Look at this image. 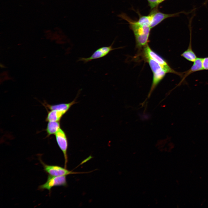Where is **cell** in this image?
I'll use <instances>...</instances> for the list:
<instances>
[{
	"instance_id": "cell-1",
	"label": "cell",
	"mask_w": 208,
	"mask_h": 208,
	"mask_svg": "<svg viewBox=\"0 0 208 208\" xmlns=\"http://www.w3.org/2000/svg\"><path fill=\"white\" fill-rule=\"evenodd\" d=\"M118 16L128 23L130 29L134 33L137 47L139 48L144 47L148 44L151 29L149 26L140 25L137 20L131 19L124 13Z\"/></svg>"
},
{
	"instance_id": "cell-2",
	"label": "cell",
	"mask_w": 208,
	"mask_h": 208,
	"mask_svg": "<svg viewBox=\"0 0 208 208\" xmlns=\"http://www.w3.org/2000/svg\"><path fill=\"white\" fill-rule=\"evenodd\" d=\"M144 56L153 74L152 83L148 95V97L149 98L156 86L164 78L167 73L157 62L146 55H144Z\"/></svg>"
},
{
	"instance_id": "cell-3",
	"label": "cell",
	"mask_w": 208,
	"mask_h": 208,
	"mask_svg": "<svg viewBox=\"0 0 208 208\" xmlns=\"http://www.w3.org/2000/svg\"><path fill=\"white\" fill-rule=\"evenodd\" d=\"M144 55H146L159 64L164 70L167 73H173L182 77L183 72L180 73L172 69L168 65L166 61L162 57L152 50L147 44L144 48Z\"/></svg>"
},
{
	"instance_id": "cell-4",
	"label": "cell",
	"mask_w": 208,
	"mask_h": 208,
	"mask_svg": "<svg viewBox=\"0 0 208 208\" xmlns=\"http://www.w3.org/2000/svg\"><path fill=\"white\" fill-rule=\"evenodd\" d=\"M66 176H53L48 175L47 181L44 184L40 185L38 189L41 190H48L50 192L52 187L55 186L67 185Z\"/></svg>"
},
{
	"instance_id": "cell-5",
	"label": "cell",
	"mask_w": 208,
	"mask_h": 208,
	"mask_svg": "<svg viewBox=\"0 0 208 208\" xmlns=\"http://www.w3.org/2000/svg\"><path fill=\"white\" fill-rule=\"evenodd\" d=\"M55 135L57 144L63 153L64 159V167L66 168L68 161L67 150L68 147L67 136L65 131L61 128Z\"/></svg>"
},
{
	"instance_id": "cell-6",
	"label": "cell",
	"mask_w": 208,
	"mask_h": 208,
	"mask_svg": "<svg viewBox=\"0 0 208 208\" xmlns=\"http://www.w3.org/2000/svg\"><path fill=\"white\" fill-rule=\"evenodd\" d=\"M39 160L42 165L44 170L48 175L53 176H60L78 173L69 171L65 167L64 168L56 165H48L43 162L41 159H40Z\"/></svg>"
},
{
	"instance_id": "cell-7",
	"label": "cell",
	"mask_w": 208,
	"mask_h": 208,
	"mask_svg": "<svg viewBox=\"0 0 208 208\" xmlns=\"http://www.w3.org/2000/svg\"><path fill=\"white\" fill-rule=\"evenodd\" d=\"M149 13L151 17V23L150 27L153 28L164 20L167 18L177 16L181 12L174 14H165L160 11L158 7L151 10Z\"/></svg>"
},
{
	"instance_id": "cell-8",
	"label": "cell",
	"mask_w": 208,
	"mask_h": 208,
	"mask_svg": "<svg viewBox=\"0 0 208 208\" xmlns=\"http://www.w3.org/2000/svg\"><path fill=\"white\" fill-rule=\"evenodd\" d=\"M114 41L109 46L101 47L95 50L91 56L87 58H79L78 61H82L86 63L90 61L95 59H98L105 57L112 51L118 49L113 48L112 45Z\"/></svg>"
},
{
	"instance_id": "cell-9",
	"label": "cell",
	"mask_w": 208,
	"mask_h": 208,
	"mask_svg": "<svg viewBox=\"0 0 208 208\" xmlns=\"http://www.w3.org/2000/svg\"><path fill=\"white\" fill-rule=\"evenodd\" d=\"M75 100V99L68 103H62L55 105H50L44 102L43 104L47 109L50 110H58L66 113L73 105L76 103Z\"/></svg>"
},
{
	"instance_id": "cell-10",
	"label": "cell",
	"mask_w": 208,
	"mask_h": 208,
	"mask_svg": "<svg viewBox=\"0 0 208 208\" xmlns=\"http://www.w3.org/2000/svg\"><path fill=\"white\" fill-rule=\"evenodd\" d=\"M203 58H197L194 62L191 68L186 71L183 72L182 78L179 84L181 83L185 78L191 73L203 70Z\"/></svg>"
},
{
	"instance_id": "cell-11",
	"label": "cell",
	"mask_w": 208,
	"mask_h": 208,
	"mask_svg": "<svg viewBox=\"0 0 208 208\" xmlns=\"http://www.w3.org/2000/svg\"><path fill=\"white\" fill-rule=\"evenodd\" d=\"M48 113L45 118L46 122L60 121L63 116L66 113L58 110H47Z\"/></svg>"
},
{
	"instance_id": "cell-12",
	"label": "cell",
	"mask_w": 208,
	"mask_h": 208,
	"mask_svg": "<svg viewBox=\"0 0 208 208\" xmlns=\"http://www.w3.org/2000/svg\"><path fill=\"white\" fill-rule=\"evenodd\" d=\"M60 128V121L48 122L45 129L47 137L55 135Z\"/></svg>"
},
{
	"instance_id": "cell-13",
	"label": "cell",
	"mask_w": 208,
	"mask_h": 208,
	"mask_svg": "<svg viewBox=\"0 0 208 208\" xmlns=\"http://www.w3.org/2000/svg\"><path fill=\"white\" fill-rule=\"evenodd\" d=\"M191 39L187 49L181 55L189 61L194 62L197 57L195 54L192 50Z\"/></svg>"
},
{
	"instance_id": "cell-14",
	"label": "cell",
	"mask_w": 208,
	"mask_h": 208,
	"mask_svg": "<svg viewBox=\"0 0 208 208\" xmlns=\"http://www.w3.org/2000/svg\"><path fill=\"white\" fill-rule=\"evenodd\" d=\"M203 70H208V57L203 58Z\"/></svg>"
}]
</instances>
